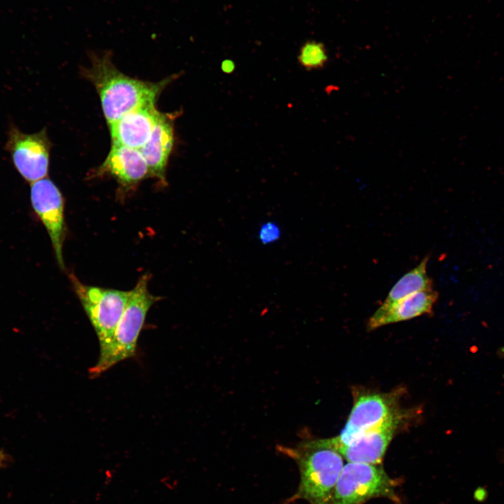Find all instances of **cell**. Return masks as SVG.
<instances>
[{
	"instance_id": "8992f818",
	"label": "cell",
	"mask_w": 504,
	"mask_h": 504,
	"mask_svg": "<svg viewBox=\"0 0 504 504\" xmlns=\"http://www.w3.org/2000/svg\"><path fill=\"white\" fill-rule=\"evenodd\" d=\"M50 147L46 129L27 134L13 122L9 124L5 149L15 169L27 182L32 183L46 177Z\"/></svg>"
},
{
	"instance_id": "6da1fadb",
	"label": "cell",
	"mask_w": 504,
	"mask_h": 504,
	"mask_svg": "<svg viewBox=\"0 0 504 504\" xmlns=\"http://www.w3.org/2000/svg\"><path fill=\"white\" fill-rule=\"evenodd\" d=\"M88 56L90 66L84 73L95 86L108 125L133 109L155 104L172 79L151 83L129 77L113 64L111 51H90Z\"/></svg>"
},
{
	"instance_id": "8fae6325",
	"label": "cell",
	"mask_w": 504,
	"mask_h": 504,
	"mask_svg": "<svg viewBox=\"0 0 504 504\" xmlns=\"http://www.w3.org/2000/svg\"><path fill=\"white\" fill-rule=\"evenodd\" d=\"M174 145V123L168 115L160 114L148 141L139 148L148 167L149 175L165 181V171Z\"/></svg>"
},
{
	"instance_id": "2e32d148",
	"label": "cell",
	"mask_w": 504,
	"mask_h": 504,
	"mask_svg": "<svg viewBox=\"0 0 504 504\" xmlns=\"http://www.w3.org/2000/svg\"><path fill=\"white\" fill-rule=\"evenodd\" d=\"M258 235L262 244H268L279 239L281 230L276 223L270 221L261 225Z\"/></svg>"
},
{
	"instance_id": "9c48e42d",
	"label": "cell",
	"mask_w": 504,
	"mask_h": 504,
	"mask_svg": "<svg viewBox=\"0 0 504 504\" xmlns=\"http://www.w3.org/2000/svg\"><path fill=\"white\" fill-rule=\"evenodd\" d=\"M160 114L154 103L127 113L109 125L112 144L141 148L150 137Z\"/></svg>"
},
{
	"instance_id": "277c9868",
	"label": "cell",
	"mask_w": 504,
	"mask_h": 504,
	"mask_svg": "<svg viewBox=\"0 0 504 504\" xmlns=\"http://www.w3.org/2000/svg\"><path fill=\"white\" fill-rule=\"evenodd\" d=\"M396 482L381 464L349 463L343 466L329 504H361L376 498L397 500Z\"/></svg>"
},
{
	"instance_id": "e0dca14e",
	"label": "cell",
	"mask_w": 504,
	"mask_h": 504,
	"mask_svg": "<svg viewBox=\"0 0 504 504\" xmlns=\"http://www.w3.org/2000/svg\"><path fill=\"white\" fill-rule=\"evenodd\" d=\"M221 70L225 74H231L235 69V64L233 61L230 59H225L221 63Z\"/></svg>"
},
{
	"instance_id": "9a60e30c",
	"label": "cell",
	"mask_w": 504,
	"mask_h": 504,
	"mask_svg": "<svg viewBox=\"0 0 504 504\" xmlns=\"http://www.w3.org/2000/svg\"><path fill=\"white\" fill-rule=\"evenodd\" d=\"M328 59L325 45L313 40L307 41L301 46L298 56V62L307 70L323 67Z\"/></svg>"
},
{
	"instance_id": "7c38bea8",
	"label": "cell",
	"mask_w": 504,
	"mask_h": 504,
	"mask_svg": "<svg viewBox=\"0 0 504 504\" xmlns=\"http://www.w3.org/2000/svg\"><path fill=\"white\" fill-rule=\"evenodd\" d=\"M102 169L125 186H134L149 174L145 159L139 149L112 144Z\"/></svg>"
},
{
	"instance_id": "3957f363",
	"label": "cell",
	"mask_w": 504,
	"mask_h": 504,
	"mask_svg": "<svg viewBox=\"0 0 504 504\" xmlns=\"http://www.w3.org/2000/svg\"><path fill=\"white\" fill-rule=\"evenodd\" d=\"M149 275H143L130 290L123 314L116 326L110 344L102 352L96 364L89 369L90 376L97 377L136 352L139 334L150 307L160 298L148 288Z\"/></svg>"
},
{
	"instance_id": "7a4b0ae2",
	"label": "cell",
	"mask_w": 504,
	"mask_h": 504,
	"mask_svg": "<svg viewBox=\"0 0 504 504\" xmlns=\"http://www.w3.org/2000/svg\"><path fill=\"white\" fill-rule=\"evenodd\" d=\"M277 449L295 461L300 472L298 489L284 504L300 499L309 504H329L344 466L331 438L307 440Z\"/></svg>"
},
{
	"instance_id": "5b68a950",
	"label": "cell",
	"mask_w": 504,
	"mask_h": 504,
	"mask_svg": "<svg viewBox=\"0 0 504 504\" xmlns=\"http://www.w3.org/2000/svg\"><path fill=\"white\" fill-rule=\"evenodd\" d=\"M70 279L99 343V353L110 344L130 295L125 291L88 286L74 275Z\"/></svg>"
},
{
	"instance_id": "ac0fdd59",
	"label": "cell",
	"mask_w": 504,
	"mask_h": 504,
	"mask_svg": "<svg viewBox=\"0 0 504 504\" xmlns=\"http://www.w3.org/2000/svg\"><path fill=\"white\" fill-rule=\"evenodd\" d=\"M6 460V454L0 451V466L4 463Z\"/></svg>"
},
{
	"instance_id": "52a82bcc",
	"label": "cell",
	"mask_w": 504,
	"mask_h": 504,
	"mask_svg": "<svg viewBox=\"0 0 504 504\" xmlns=\"http://www.w3.org/2000/svg\"><path fill=\"white\" fill-rule=\"evenodd\" d=\"M30 200L34 213L49 234L57 264L64 270L62 248L66 227L62 195L53 181L46 177L31 183Z\"/></svg>"
},
{
	"instance_id": "ba28073f",
	"label": "cell",
	"mask_w": 504,
	"mask_h": 504,
	"mask_svg": "<svg viewBox=\"0 0 504 504\" xmlns=\"http://www.w3.org/2000/svg\"><path fill=\"white\" fill-rule=\"evenodd\" d=\"M397 414L392 396L362 393L355 398L344 428L332 442L335 447L348 444Z\"/></svg>"
},
{
	"instance_id": "4fadbf2b",
	"label": "cell",
	"mask_w": 504,
	"mask_h": 504,
	"mask_svg": "<svg viewBox=\"0 0 504 504\" xmlns=\"http://www.w3.org/2000/svg\"><path fill=\"white\" fill-rule=\"evenodd\" d=\"M438 297V291L433 288L412 293L398 302L386 312L380 315L373 314L368 323V329L373 330L430 314Z\"/></svg>"
},
{
	"instance_id": "30bf717a",
	"label": "cell",
	"mask_w": 504,
	"mask_h": 504,
	"mask_svg": "<svg viewBox=\"0 0 504 504\" xmlns=\"http://www.w3.org/2000/svg\"><path fill=\"white\" fill-rule=\"evenodd\" d=\"M398 423V414L351 443L335 447L349 463L381 464Z\"/></svg>"
},
{
	"instance_id": "5bb4252c",
	"label": "cell",
	"mask_w": 504,
	"mask_h": 504,
	"mask_svg": "<svg viewBox=\"0 0 504 504\" xmlns=\"http://www.w3.org/2000/svg\"><path fill=\"white\" fill-rule=\"evenodd\" d=\"M428 261V258L426 256L416 267L405 274L393 285L374 315L386 312L398 302L412 293L433 288V281L427 274Z\"/></svg>"
}]
</instances>
